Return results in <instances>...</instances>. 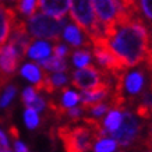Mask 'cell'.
I'll return each mask as SVG.
<instances>
[{
    "mask_svg": "<svg viewBox=\"0 0 152 152\" xmlns=\"http://www.w3.org/2000/svg\"><path fill=\"white\" fill-rule=\"evenodd\" d=\"M103 81H107L106 77H103V73L99 71L95 66H89V64L78 69L73 75V84L81 91L91 89V88L96 87Z\"/></svg>",
    "mask_w": 152,
    "mask_h": 152,
    "instance_id": "obj_6",
    "label": "cell"
},
{
    "mask_svg": "<svg viewBox=\"0 0 152 152\" xmlns=\"http://www.w3.org/2000/svg\"><path fill=\"white\" fill-rule=\"evenodd\" d=\"M137 113L145 119L152 117V92H147L144 95L142 102L137 107Z\"/></svg>",
    "mask_w": 152,
    "mask_h": 152,
    "instance_id": "obj_17",
    "label": "cell"
},
{
    "mask_svg": "<svg viewBox=\"0 0 152 152\" xmlns=\"http://www.w3.org/2000/svg\"><path fill=\"white\" fill-rule=\"evenodd\" d=\"M120 121H121V113H120L117 109H113V110H110L107 113V116H106V119L102 126H103V129H105L106 131L112 133V131H115V130L119 127Z\"/></svg>",
    "mask_w": 152,
    "mask_h": 152,
    "instance_id": "obj_16",
    "label": "cell"
},
{
    "mask_svg": "<svg viewBox=\"0 0 152 152\" xmlns=\"http://www.w3.org/2000/svg\"><path fill=\"white\" fill-rule=\"evenodd\" d=\"M48 77H49V81H50L53 89L61 88L66 83H67V75H66L63 71H55L53 74L48 73Z\"/></svg>",
    "mask_w": 152,
    "mask_h": 152,
    "instance_id": "obj_24",
    "label": "cell"
},
{
    "mask_svg": "<svg viewBox=\"0 0 152 152\" xmlns=\"http://www.w3.org/2000/svg\"><path fill=\"white\" fill-rule=\"evenodd\" d=\"M109 107H110L109 103H102V102H99V103H95V105L91 106L89 110H91V113H92L95 117H102L105 113H107Z\"/></svg>",
    "mask_w": 152,
    "mask_h": 152,
    "instance_id": "obj_25",
    "label": "cell"
},
{
    "mask_svg": "<svg viewBox=\"0 0 152 152\" xmlns=\"http://www.w3.org/2000/svg\"><path fill=\"white\" fill-rule=\"evenodd\" d=\"M60 140L63 141L66 152H87L95 141L99 140L96 133L84 121V124H67L57 130Z\"/></svg>",
    "mask_w": 152,
    "mask_h": 152,
    "instance_id": "obj_3",
    "label": "cell"
},
{
    "mask_svg": "<svg viewBox=\"0 0 152 152\" xmlns=\"http://www.w3.org/2000/svg\"><path fill=\"white\" fill-rule=\"evenodd\" d=\"M109 91H110V84L107 81H103V83L91 88V89L83 91V94L80 95V101L83 103V107L84 109H89L92 105L102 102V99H105L107 96Z\"/></svg>",
    "mask_w": 152,
    "mask_h": 152,
    "instance_id": "obj_9",
    "label": "cell"
},
{
    "mask_svg": "<svg viewBox=\"0 0 152 152\" xmlns=\"http://www.w3.org/2000/svg\"><path fill=\"white\" fill-rule=\"evenodd\" d=\"M39 66L46 71H64L67 69V63L64 61V59H60V57H46V59L39 60Z\"/></svg>",
    "mask_w": 152,
    "mask_h": 152,
    "instance_id": "obj_15",
    "label": "cell"
},
{
    "mask_svg": "<svg viewBox=\"0 0 152 152\" xmlns=\"http://www.w3.org/2000/svg\"><path fill=\"white\" fill-rule=\"evenodd\" d=\"M45 105H46L45 99H43L42 96H39V95H37V96L34 98V101L31 102L27 107H31V109H34L35 112H42L43 109H45Z\"/></svg>",
    "mask_w": 152,
    "mask_h": 152,
    "instance_id": "obj_27",
    "label": "cell"
},
{
    "mask_svg": "<svg viewBox=\"0 0 152 152\" xmlns=\"http://www.w3.org/2000/svg\"><path fill=\"white\" fill-rule=\"evenodd\" d=\"M106 42L126 67H133L145 60L151 37L141 18L119 17L105 27Z\"/></svg>",
    "mask_w": 152,
    "mask_h": 152,
    "instance_id": "obj_1",
    "label": "cell"
},
{
    "mask_svg": "<svg viewBox=\"0 0 152 152\" xmlns=\"http://www.w3.org/2000/svg\"><path fill=\"white\" fill-rule=\"evenodd\" d=\"M24 121H25V126L28 129H37L39 126V116H38V112H35L31 107H27L25 109V113H24Z\"/></svg>",
    "mask_w": 152,
    "mask_h": 152,
    "instance_id": "obj_22",
    "label": "cell"
},
{
    "mask_svg": "<svg viewBox=\"0 0 152 152\" xmlns=\"http://www.w3.org/2000/svg\"><path fill=\"white\" fill-rule=\"evenodd\" d=\"M38 9V0H18L17 4V11L24 15H32L34 13H37Z\"/></svg>",
    "mask_w": 152,
    "mask_h": 152,
    "instance_id": "obj_18",
    "label": "cell"
},
{
    "mask_svg": "<svg viewBox=\"0 0 152 152\" xmlns=\"http://www.w3.org/2000/svg\"><path fill=\"white\" fill-rule=\"evenodd\" d=\"M63 35H64V39L69 42L71 46H84L87 45L89 41H85L84 39L83 32L78 29L77 25H73V24H69L63 28Z\"/></svg>",
    "mask_w": 152,
    "mask_h": 152,
    "instance_id": "obj_13",
    "label": "cell"
},
{
    "mask_svg": "<svg viewBox=\"0 0 152 152\" xmlns=\"http://www.w3.org/2000/svg\"><path fill=\"white\" fill-rule=\"evenodd\" d=\"M69 10L74 23L87 32L91 42L105 38V27L99 23L91 0H69Z\"/></svg>",
    "mask_w": 152,
    "mask_h": 152,
    "instance_id": "obj_2",
    "label": "cell"
},
{
    "mask_svg": "<svg viewBox=\"0 0 152 152\" xmlns=\"http://www.w3.org/2000/svg\"><path fill=\"white\" fill-rule=\"evenodd\" d=\"M15 18H17L15 10L9 9L0 3V49L9 41L11 27H13V23Z\"/></svg>",
    "mask_w": 152,
    "mask_h": 152,
    "instance_id": "obj_10",
    "label": "cell"
},
{
    "mask_svg": "<svg viewBox=\"0 0 152 152\" xmlns=\"http://www.w3.org/2000/svg\"><path fill=\"white\" fill-rule=\"evenodd\" d=\"M38 7L48 15L63 18L69 11V0H38Z\"/></svg>",
    "mask_w": 152,
    "mask_h": 152,
    "instance_id": "obj_11",
    "label": "cell"
},
{
    "mask_svg": "<svg viewBox=\"0 0 152 152\" xmlns=\"http://www.w3.org/2000/svg\"><path fill=\"white\" fill-rule=\"evenodd\" d=\"M14 148H15V152H29L27 145L24 142H21V141H18V140L14 141Z\"/></svg>",
    "mask_w": 152,
    "mask_h": 152,
    "instance_id": "obj_32",
    "label": "cell"
},
{
    "mask_svg": "<svg viewBox=\"0 0 152 152\" xmlns=\"http://www.w3.org/2000/svg\"><path fill=\"white\" fill-rule=\"evenodd\" d=\"M1 1H4V3H15V1H18V0H0V3Z\"/></svg>",
    "mask_w": 152,
    "mask_h": 152,
    "instance_id": "obj_34",
    "label": "cell"
},
{
    "mask_svg": "<svg viewBox=\"0 0 152 152\" xmlns=\"http://www.w3.org/2000/svg\"><path fill=\"white\" fill-rule=\"evenodd\" d=\"M38 95V92H37V89L35 88H32V87H28V88H25L24 89V92H23V102H24V105L25 106H28L31 102L34 101V98Z\"/></svg>",
    "mask_w": 152,
    "mask_h": 152,
    "instance_id": "obj_26",
    "label": "cell"
},
{
    "mask_svg": "<svg viewBox=\"0 0 152 152\" xmlns=\"http://www.w3.org/2000/svg\"><path fill=\"white\" fill-rule=\"evenodd\" d=\"M80 102V95L74 91H70V89H63V96H61V106L64 109H69V107H73Z\"/></svg>",
    "mask_w": 152,
    "mask_h": 152,
    "instance_id": "obj_20",
    "label": "cell"
},
{
    "mask_svg": "<svg viewBox=\"0 0 152 152\" xmlns=\"http://www.w3.org/2000/svg\"><path fill=\"white\" fill-rule=\"evenodd\" d=\"M99 23L107 27L120 17V6L117 0H91Z\"/></svg>",
    "mask_w": 152,
    "mask_h": 152,
    "instance_id": "obj_7",
    "label": "cell"
},
{
    "mask_svg": "<svg viewBox=\"0 0 152 152\" xmlns=\"http://www.w3.org/2000/svg\"><path fill=\"white\" fill-rule=\"evenodd\" d=\"M140 7L142 10V14L152 21V0H140Z\"/></svg>",
    "mask_w": 152,
    "mask_h": 152,
    "instance_id": "obj_28",
    "label": "cell"
},
{
    "mask_svg": "<svg viewBox=\"0 0 152 152\" xmlns=\"http://www.w3.org/2000/svg\"><path fill=\"white\" fill-rule=\"evenodd\" d=\"M6 152H10V151H6Z\"/></svg>",
    "mask_w": 152,
    "mask_h": 152,
    "instance_id": "obj_35",
    "label": "cell"
},
{
    "mask_svg": "<svg viewBox=\"0 0 152 152\" xmlns=\"http://www.w3.org/2000/svg\"><path fill=\"white\" fill-rule=\"evenodd\" d=\"M10 134L13 135L14 140H18V130L15 129V127H10Z\"/></svg>",
    "mask_w": 152,
    "mask_h": 152,
    "instance_id": "obj_33",
    "label": "cell"
},
{
    "mask_svg": "<svg viewBox=\"0 0 152 152\" xmlns=\"http://www.w3.org/2000/svg\"><path fill=\"white\" fill-rule=\"evenodd\" d=\"M110 134H112V138L117 142V145L127 147V145H130L134 140L138 137L140 124L137 121V119L130 112H124L121 115V121H120L119 127L115 131H112Z\"/></svg>",
    "mask_w": 152,
    "mask_h": 152,
    "instance_id": "obj_5",
    "label": "cell"
},
{
    "mask_svg": "<svg viewBox=\"0 0 152 152\" xmlns=\"http://www.w3.org/2000/svg\"><path fill=\"white\" fill-rule=\"evenodd\" d=\"M52 52L55 53L56 57H60V59H63L67 53H69V50H67V46H64V45H56L55 48H52Z\"/></svg>",
    "mask_w": 152,
    "mask_h": 152,
    "instance_id": "obj_29",
    "label": "cell"
},
{
    "mask_svg": "<svg viewBox=\"0 0 152 152\" xmlns=\"http://www.w3.org/2000/svg\"><path fill=\"white\" fill-rule=\"evenodd\" d=\"M81 109H78V107H75V106H73V107H69V109H66V113H67V116H70L71 119H78L80 116H81Z\"/></svg>",
    "mask_w": 152,
    "mask_h": 152,
    "instance_id": "obj_31",
    "label": "cell"
},
{
    "mask_svg": "<svg viewBox=\"0 0 152 152\" xmlns=\"http://www.w3.org/2000/svg\"><path fill=\"white\" fill-rule=\"evenodd\" d=\"M21 75L24 78H27L28 81H31L37 85L38 83H41L42 75H43V71L39 69L38 64H34V63H27V64L23 66L21 69Z\"/></svg>",
    "mask_w": 152,
    "mask_h": 152,
    "instance_id": "obj_14",
    "label": "cell"
},
{
    "mask_svg": "<svg viewBox=\"0 0 152 152\" xmlns=\"http://www.w3.org/2000/svg\"><path fill=\"white\" fill-rule=\"evenodd\" d=\"M52 53V45L45 41H35L31 42V45L28 48L27 55L28 57H31L32 60H42L49 57Z\"/></svg>",
    "mask_w": 152,
    "mask_h": 152,
    "instance_id": "obj_12",
    "label": "cell"
},
{
    "mask_svg": "<svg viewBox=\"0 0 152 152\" xmlns=\"http://www.w3.org/2000/svg\"><path fill=\"white\" fill-rule=\"evenodd\" d=\"M64 24L66 23L63 18H56L45 13H34L32 15H29L25 25H27L28 34L32 38L59 41Z\"/></svg>",
    "mask_w": 152,
    "mask_h": 152,
    "instance_id": "obj_4",
    "label": "cell"
},
{
    "mask_svg": "<svg viewBox=\"0 0 152 152\" xmlns=\"http://www.w3.org/2000/svg\"><path fill=\"white\" fill-rule=\"evenodd\" d=\"M15 92H17V88L14 85H6L4 89H3V94L0 96V107L9 106L10 102L13 101L14 96H15Z\"/></svg>",
    "mask_w": 152,
    "mask_h": 152,
    "instance_id": "obj_23",
    "label": "cell"
},
{
    "mask_svg": "<svg viewBox=\"0 0 152 152\" xmlns=\"http://www.w3.org/2000/svg\"><path fill=\"white\" fill-rule=\"evenodd\" d=\"M21 59L23 56L14 48V45H11L10 42L4 45L0 49V74L10 78L15 73V70L18 69Z\"/></svg>",
    "mask_w": 152,
    "mask_h": 152,
    "instance_id": "obj_8",
    "label": "cell"
},
{
    "mask_svg": "<svg viewBox=\"0 0 152 152\" xmlns=\"http://www.w3.org/2000/svg\"><path fill=\"white\" fill-rule=\"evenodd\" d=\"M117 148V142L113 138H99L94 147L95 152H115Z\"/></svg>",
    "mask_w": 152,
    "mask_h": 152,
    "instance_id": "obj_19",
    "label": "cell"
},
{
    "mask_svg": "<svg viewBox=\"0 0 152 152\" xmlns=\"http://www.w3.org/2000/svg\"><path fill=\"white\" fill-rule=\"evenodd\" d=\"M73 63L75 67H85L91 63V53L88 50H78L73 55Z\"/></svg>",
    "mask_w": 152,
    "mask_h": 152,
    "instance_id": "obj_21",
    "label": "cell"
},
{
    "mask_svg": "<svg viewBox=\"0 0 152 152\" xmlns=\"http://www.w3.org/2000/svg\"><path fill=\"white\" fill-rule=\"evenodd\" d=\"M9 151V140L3 131H0V152Z\"/></svg>",
    "mask_w": 152,
    "mask_h": 152,
    "instance_id": "obj_30",
    "label": "cell"
}]
</instances>
